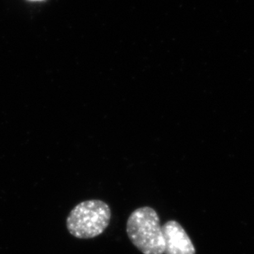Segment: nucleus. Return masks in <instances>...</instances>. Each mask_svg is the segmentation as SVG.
Returning <instances> with one entry per match:
<instances>
[{
	"label": "nucleus",
	"instance_id": "1",
	"mask_svg": "<svg viewBox=\"0 0 254 254\" xmlns=\"http://www.w3.org/2000/svg\"><path fill=\"white\" fill-rule=\"evenodd\" d=\"M127 236L143 254H163L165 239L158 214L149 206L132 211L127 221Z\"/></svg>",
	"mask_w": 254,
	"mask_h": 254
},
{
	"label": "nucleus",
	"instance_id": "2",
	"mask_svg": "<svg viewBox=\"0 0 254 254\" xmlns=\"http://www.w3.org/2000/svg\"><path fill=\"white\" fill-rule=\"evenodd\" d=\"M111 210L108 204L93 199L82 201L71 210L66 226L70 235L81 240L93 239L101 235L108 227Z\"/></svg>",
	"mask_w": 254,
	"mask_h": 254
},
{
	"label": "nucleus",
	"instance_id": "3",
	"mask_svg": "<svg viewBox=\"0 0 254 254\" xmlns=\"http://www.w3.org/2000/svg\"><path fill=\"white\" fill-rule=\"evenodd\" d=\"M165 254H196L192 240L179 222L169 221L162 226Z\"/></svg>",
	"mask_w": 254,
	"mask_h": 254
}]
</instances>
